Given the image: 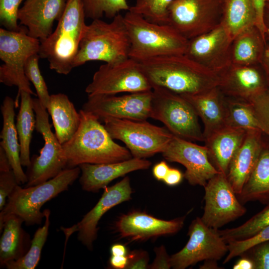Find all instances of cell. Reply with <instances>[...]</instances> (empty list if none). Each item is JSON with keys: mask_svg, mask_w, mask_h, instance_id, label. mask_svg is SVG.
Segmentation results:
<instances>
[{"mask_svg": "<svg viewBox=\"0 0 269 269\" xmlns=\"http://www.w3.org/2000/svg\"><path fill=\"white\" fill-rule=\"evenodd\" d=\"M36 117L35 129L44 140L39 156H33L28 167L26 187L34 186L50 179L67 168L62 144L51 131L47 110L38 98L33 99Z\"/></svg>", "mask_w": 269, "mask_h": 269, "instance_id": "obj_11", "label": "cell"}, {"mask_svg": "<svg viewBox=\"0 0 269 269\" xmlns=\"http://www.w3.org/2000/svg\"><path fill=\"white\" fill-rule=\"evenodd\" d=\"M79 113L78 129L70 140L62 144L67 168L84 163L117 162L133 157L126 147L114 141L96 116L82 109Z\"/></svg>", "mask_w": 269, "mask_h": 269, "instance_id": "obj_2", "label": "cell"}, {"mask_svg": "<svg viewBox=\"0 0 269 269\" xmlns=\"http://www.w3.org/2000/svg\"><path fill=\"white\" fill-rule=\"evenodd\" d=\"M221 0H174L167 9V24L188 40L222 22Z\"/></svg>", "mask_w": 269, "mask_h": 269, "instance_id": "obj_10", "label": "cell"}, {"mask_svg": "<svg viewBox=\"0 0 269 269\" xmlns=\"http://www.w3.org/2000/svg\"><path fill=\"white\" fill-rule=\"evenodd\" d=\"M15 107V101L11 97L6 96L0 107L2 127L0 135L1 139L0 146L7 155L19 184L26 183L27 176L22 168L20 161V147L14 123Z\"/></svg>", "mask_w": 269, "mask_h": 269, "instance_id": "obj_26", "label": "cell"}, {"mask_svg": "<svg viewBox=\"0 0 269 269\" xmlns=\"http://www.w3.org/2000/svg\"><path fill=\"white\" fill-rule=\"evenodd\" d=\"M152 90L122 96H88L82 110L96 116L101 122L107 118L144 121L150 118Z\"/></svg>", "mask_w": 269, "mask_h": 269, "instance_id": "obj_15", "label": "cell"}, {"mask_svg": "<svg viewBox=\"0 0 269 269\" xmlns=\"http://www.w3.org/2000/svg\"><path fill=\"white\" fill-rule=\"evenodd\" d=\"M247 132L244 129L226 126L204 140L210 161L219 172L226 175L229 164Z\"/></svg>", "mask_w": 269, "mask_h": 269, "instance_id": "obj_25", "label": "cell"}, {"mask_svg": "<svg viewBox=\"0 0 269 269\" xmlns=\"http://www.w3.org/2000/svg\"><path fill=\"white\" fill-rule=\"evenodd\" d=\"M260 212L256 214L242 225L224 230L218 229L222 238L227 243L249 238L269 225V203Z\"/></svg>", "mask_w": 269, "mask_h": 269, "instance_id": "obj_35", "label": "cell"}, {"mask_svg": "<svg viewBox=\"0 0 269 269\" xmlns=\"http://www.w3.org/2000/svg\"><path fill=\"white\" fill-rule=\"evenodd\" d=\"M181 95L191 104L203 123L204 140L226 127L225 96L218 87L196 94Z\"/></svg>", "mask_w": 269, "mask_h": 269, "instance_id": "obj_24", "label": "cell"}, {"mask_svg": "<svg viewBox=\"0 0 269 269\" xmlns=\"http://www.w3.org/2000/svg\"><path fill=\"white\" fill-rule=\"evenodd\" d=\"M47 111L51 117L55 134L61 144L70 140L79 128L81 117L68 96L62 93L50 95Z\"/></svg>", "mask_w": 269, "mask_h": 269, "instance_id": "obj_27", "label": "cell"}, {"mask_svg": "<svg viewBox=\"0 0 269 269\" xmlns=\"http://www.w3.org/2000/svg\"><path fill=\"white\" fill-rule=\"evenodd\" d=\"M152 87L139 62L129 57L101 65L85 89L88 96L148 91Z\"/></svg>", "mask_w": 269, "mask_h": 269, "instance_id": "obj_12", "label": "cell"}, {"mask_svg": "<svg viewBox=\"0 0 269 269\" xmlns=\"http://www.w3.org/2000/svg\"><path fill=\"white\" fill-rule=\"evenodd\" d=\"M264 22L266 27V40H269V4L266 3L264 11Z\"/></svg>", "mask_w": 269, "mask_h": 269, "instance_id": "obj_54", "label": "cell"}, {"mask_svg": "<svg viewBox=\"0 0 269 269\" xmlns=\"http://www.w3.org/2000/svg\"><path fill=\"white\" fill-rule=\"evenodd\" d=\"M237 196L243 204L251 201L269 203V147L264 146L254 169Z\"/></svg>", "mask_w": 269, "mask_h": 269, "instance_id": "obj_30", "label": "cell"}, {"mask_svg": "<svg viewBox=\"0 0 269 269\" xmlns=\"http://www.w3.org/2000/svg\"><path fill=\"white\" fill-rule=\"evenodd\" d=\"M43 213L45 218L44 225L35 232L28 251L20 259L8 262L5 266L6 269H34L38 265L50 224V211L45 209Z\"/></svg>", "mask_w": 269, "mask_h": 269, "instance_id": "obj_34", "label": "cell"}, {"mask_svg": "<svg viewBox=\"0 0 269 269\" xmlns=\"http://www.w3.org/2000/svg\"><path fill=\"white\" fill-rule=\"evenodd\" d=\"M40 45V40L29 36L24 26L18 31L0 28V58L3 62L0 66V82L18 88L17 105L21 91L36 95L25 75L24 66L30 57L39 54Z\"/></svg>", "mask_w": 269, "mask_h": 269, "instance_id": "obj_7", "label": "cell"}, {"mask_svg": "<svg viewBox=\"0 0 269 269\" xmlns=\"http://www.w3.org/2000/svg\"><path fill=\"white\" fill-rule=\"evenodd\" d=\"M86 18L92 20L105 16L113 19L122 11L130 9L127 0H81Z\"/></svg>", "mask_w": 269, "mask_h": 269, "instance_id": "obj_36", "label": "cell"}, {"mask_svg": "<svg viewBox=\"0 0 269 269\" xmlns=\"http://www.w3.org/2000/svg\"><path fill=\"white\" fill-rule=\"evenodd\" d=\"M249 102L253 108L260 131L269 139V87Z\"/></svg>", "mask_w": 269, "mask_h": 269, "instance_id": "obj_39", "label": "cell"}, {"mask_svg": "<svg viewBox=\"0 0 269 269\" xmlns=\"http://www.w3.org/2000/svg\"><path fill=\"white\" fill-rule=\"evenodd\" d=\"M221 1V23L233 39L244 30L256 26L257 14L253 0Z\"/></svg>", "mask_w": 269, "mask_h": 269, "instance_id": "obj_31", "label": "cell"}, {"mask_svg": "<svg viewBox=\"0 0 269 269\" xmlns=\"http://www.w3.org/2000/svg\"><path fill=\"white\" fill-rule=\"evenodd\" d=\"M257 14L256 26L263 38L266 40V27L264 22V11L266 0H253Z\"/></svg>", "mask_w": 269, "mask_h": 269, "instance_id": "obj_45", "label": "cell"}, {"mask_svg": "<svg viewBox=\"0 0 269 269\" xmlns=\"http://www.w3.org/2000/svg\"><path fill=\"white\" fill-rule=\"evenodd\" d=\"M232 41L221 23L210 31L188 40L184 54L219 75L232 64Z\"/></svg>", "mask_w": 269, "mask_h": 269, "instance_id": "obj_16", "label": "cell"}, {"mask_svg": "<svg viewBox=\"0 0 269 269\" xmlns=\"http://www.w3.org/2000/svg\"><path fill=\"white\" fill-rule=\"evenodd\" d=\"M128 262L126 269H145L148 268L149 256L142 250H134L127 255Z\"/></svg>", "mask_w": 269, "mask_h": 269, "instance_id": "obj_43", "label": "cell"}, {"mask_svg": "<svg viewBox=\"0 0 269 269\" xmlns=\"http://www.w3.org/2000/svg\"><path fill=\"white\" fill-rule=\"evenodd\" d=\"M23 0H0V23L6 29L18 31L23 26L17 23L19 6Z\"/></svg>", "mask_w": 269, "mask_h": 269, "instance_id": "obj_40", "label": "cell"}, {"mask_svg": "<svg viewBox=\"0 0 269 269\" xmlns=\"http://www.w3.org/2000/svg\"><path fill=\"white\" fill-rule=\"evenodd\" d=\"M266 42L256 26L242 32L232 41V64L249 66L261 63Z\"/></svg>", "mask_w": 269, "mask_h": 269, "instance_id": "obj_29", "label": "cell"}, {"mask_svg": "<svg viewBox=\"0 0 269 269\" xmlns=\"http://www.w3.org/2000/svg\"><path fill=\"white\" fill-rule=\"evenodd\" d=\"M218 261L215 260H208L204 261V263L199 267L200 269H220L217 263Z\"/></svg>", "mask_w": 269, "mask_h": 269, "instance_id": "obj_53", "label": "cell"}, {"mask_svg": "<svg viewBox=\"0 0 269 269\" xmlns=\"http://www.w3.org/2000/svg\"><path fill=\"white\" fill-rule=\"evenodd\" d=\"M66 2L67 0H25L18 11L19 23L27 28L29 36L43 40L52 33L54 21L61 17Z\"/></svg>", "mask_w": 269, "mask_h": 269, "instance_id": "obj_21", "label": "cell"}, {"mask_svg": "<svg viewBox=\"0 0 269 269\" xmlns=\"http://www.w3.org/2000/svg\"><path fill=\"white\" fill-rule=\"evenodd\" d=\"M131 43L124 16L112 21L93 20L87 25L74 61V68L93 60L113 63L129 57Z\"/></svg>", "mask_w": 269, "mask_h": 269, "instance_id": "obj_5", "label": "cell"}, {"mask_svg": "<svg viewBox=\"0 0 269 269\" xmlns=\"http://www.w3.org/2000/svg\"><path fill=\"white\" fill-rule=\"evenodd\" d=\"M244 253L253 261L255 269H269V241L256 245Z\"/></svg>", "mask_w": 269, "mask_h": 269, "instance_id": "obj_41", "label": "cell"}, {"mask_svg": "<svg viewBox=\"0 0 269 269\" xmlns=\"http://www.w3.org/2000/svg\"><path fill=\"white\" fill-rule=\"evenodd\" d=\"M23 220L18 216L11 214L4 221L0 240V264L5 266L9 262L17 260L28 251V235L22 229Z\"/></svg>", "mask_w": 269, "mask_h": 269, "instance_id": "obj_28", "label": "cell"}, {"mask_svg": "<svg viewBox=\"0 0 269 269\" xmlns=\"http://www.w3.org/2000/svg\"><path fill=\"white\" fill-rule=\"evenodd\" d=\"M263 133L259 130H249L229 166L227 178L238 195L254 169L264 147Z\"/></svg>", "mask_w": 269, "mask_h": 269, "instance_id": "obj_23", "label": "cell"}, {"mask_svg": "<svg viewBox=\"0 0 269 269\" xmlns=\"http://www.w3.org/2000/svg\"><path fill=\"white\" fill-rule=\"evenodd\" d=\"M31 94L20 93V108L16 118V129L20 147V157L21 165L28 167L31 163L30 145L32 133L35 128L36 117Z\"/></svg>", "mask_w": 269, "mask_h": 269, "instance_id": "obj_32", "label": "cell"}, {"mask_svg": "<svg viewBox=\"0 0 269 269\" xmlns=\"http://www.w3.org/2000/svg\"><path fill=\"white\" fill-rule=\"evenodd\" d=\"M204 188L205 206L201 219L207 226L219 229L246 213L226 175L219 172Z\"/></svg>", "mask_w": 269, "mask_h": 269, "instance_id": "obj_14", "label": "cell"}, {"mask_svg": "<svg viewBox=\"0 0 269 269\" xmlns=\"http://www.w3.org/2000/svg\"><path fill=\"white\" fill-rule=\"evenodd\" d=\"M155 258L153 262L148 266L150 269H169L172 268L170 257L168 255L163 245L154 249Z\"/></svg>", "mask_w": 269, "mask_h": 269, "instance_id": "obj_44", "label": "cell"}, {"mask_svg": "<svg viewBox=\"0 0 269 269\" xmlns=\"http://www.w3.org/2000/svg\"><path fill=\"white\" fill-rule=\"evenodd\" d=\"M104 189L97 203L80 221L71 227L61 228L66 242L73 233L77 232L78 240L88 249H92L97 237V226L102 217L112 208L131 199L133 191L128 176Z\"/></svg>", "mask_w": 269, "mask_h": 269, "instance_id": "obj_18", "label": "cell"}, {"mask_svg": "<svg viewBox=\"0 0 269 269\" xmlns=\"http://www.w3.org/2000/svg\"><path fill=\"white\" fill-rule=\"evenodd\" d=\"M81 0H67L64 11L54 32L40 41L39 55L49 62V68L67 75L74 61L87 25Z\"/></svg>", "mask_w": 269, "mask_h": 269, "instance_id": "obj_3", "label": "cell"}, {"mask_svg": "<svg viewBox=\"0 0 269 269\" xmlns=\"http://www.w3.org/2000/svg\"><path fill=\"white\" fill-rule=\"evenodd\" d=\"M186 216L165 220L144 212L133 211L121 216L116 222L115 229L122 238L143 241L177 233L183 228Z\"/></svg>", "mask_w": 269, "mask_h": 269, "instance_id": "obj_19", "label": "cell"}, {"mask_svg": "<svg viewBox=\"0 0 269 269\" xmlns=\"http://www.w3.org/2000/svg\"><path fill=\"white\" fill-rule=\"evenodd\" d=\"M124 19L131 43L130 57L140 62L185 54L188 40L170 25L151 22L130 10L127 11Z\"/></svg>", "mask_w": 269, "mask_h": 269, "instance_id": "obj_4", "label": "cell"}, {"mask_svg": "<svg viewBox=\"0 0 269 269\" xmlns=\"http://www.w3.org/2000/svg\"><path fill=\"white\" fill-rule=\"evenodd\" d=\"M39 54L33 55L26 61L24 66V73L29 82L33 85L38 99L42 105L47 109L49 104L50 95L47 85L41 74L38 60Z\"/></svg>", "mask_w": 269, "mask_h": 269, "instance_id": "obj_38", "label": "cell"}, {"mask_svg": "<svg viewBox=\"0 0 269 269\" xmlns=\"http://www.w3.org/2000/svg\"><path fill=\"white\" fill-rule=\"evenodd\" d=\"M174 0H136L129 10L147 20L158 24H167V9Z\"/></svg>", "mask_w": 269, "mask_h": 269, "instance_id": "obj_37", "label": "cell"}, {"mask_svg": "<svg viewBox=\"0 0 269 269\" xmlns=\"http://www.w3.org/2000/svg\"><path fill=\"white\" fill-rule=\"evenodd\" d=\"M261 64L265 71L269 85V47L265 49Z\"/></svg>", "mask_w": 269, "mask_h": 269, "instance_id": "obj_52", "label": "cell"}, {"mask_svg": "<svg viewBox=\"0 0 269 269\" xmlns=\"http://www.w3.org/2000/svg\"><path fill=\"white\" fill-rule=\"evenodd\" d=\"M104 126L112 138L123 142L133 157L145 158L162 153L174 135L165 127L136 121L105 119Z\"/></svg>", "mask_w": 269, "mask_h": 269, "instance_id": "obj_9", "label": "cell"}, {"mask_svg": "<svg viewBox=\"0 0 269 269\" xmlns=\"http://www.w3.org/2000/svg\"><path fill=\"white\" fill-rule=\"evenodd\" d=\"M189 240L179 252L170 256L172 268L185 269L208 260L219 261L228 252L226 242L215 229L207 226L201 217L194 219L189 227Z\"/></svg>", "mask_w": 269, "mask_h": 269, "instance_id": "obj_13", "label": "cell"}, {"mask_svg": "<svg viewBox=\"0 0 269 269\" xmlns=\"http://www.w3.org/2000/svg\"><path fill=\"white\" fill-rule=\"evenodd\" d=\"M258 65L239 66L231 64L219 74L218 86L226 97L249 101L269 87Z\"/></svg>", "mask_w": 269, "mask_h": 269, "instance_id": "obj_20", "label": "cell"}, {"mask_svg": "<svg viewBox=\"0 0 269 269\" xmlns=\"http://www.w3.org/2000/svg\"><path fill=\"white\" fill-rule=\"evenodd\" d=\"M233 265V269H255V265L252 260L248 256L243 254Z\"/></svg>", "mask_w": 269, "mask_h": 269, "instance_id": "obj_49", "label": "cell"}, {"mask_svg": "<svg viewBox=\"0 0 269 269\" xmlns=\"http://www.w3.org/2000/svg\"><path fill=\"white\" fill-rule=\"evenodd\" d=\"M151 162L145 158H132L122 161L103 163H84L81 170L79 182L83 190L96 192L105 188L113 180L139 170L148 169Z\"/></svg>", "mask_w": 269, "mask_h": 269, "instance_id": "obj_22", "label": "cell"}, {"mask_svg": "<svg viewBox=\"0 0 269 269\" xmlns=\"http://www.w3.org/2000/svg\"><path fill=\"white\" fill-rule=\"evenodd\" d=\"M139 62L152 88L161 87L180 95H193L218 87L219 83V74L185 54L156 57Z\"/></svg>", "mask_w": 269, "mask_h": 269, "instance_id": "obj_1", "label": "cell"}, {"mask_svg": "<svg viewBox=\"0 0 269 269\" xmlns=\"http://www.w3.org/2000/svg\"><path fill=\"white\" fill-rule=\"evenodd\" d=\"M170 167L165 161H161L154 165L152 168V174L157 180H163Z\"/></svg>", "mask_w": 269, "mask_h": 269, "instance_id": "obj_47", "label": "cell"}, {"mask_svg": "<svg viewBox=\"0 0 269 269\" xmlns=\"http://www.w3.org/2000/svg\"><path fill=\"white\" fill-rule=\"evenodd\" d=\"M161 153L168 161L184 166V177L193 186L204 187L209 180L220 172L211 162L205 145L175 135Z\"/></svg>", "mask_w": 269, "mask_h": 269, "instance_id": "obj_17", "label": "cell"}, {"mask_svg": "<svg viewBox=\"0 0 269 269\" xmlns=\"http://www.w3.org/2000/svg\"><path fill=\"white\" fill-rule=\"evenodd\" d=\"M12 170L9 159L3 148L0 146V172Z\"/></svg>", "mask_w": 269, "mask_h": 269, "instance_id": "obj_50", "label": "cell"}, {"mask_svg": "<svg viewBox=\"0 0 269 269\" xmlns=\"http://www.w3.org/2000/svg\"><path fill=\"white\" fill-rule=\"evenodd\" d=\"M183 177L184 174L179 169L170 167L163 181L168 186H173L179 184Z\"/></svg>", "mask_w": 269, "mask_h": 269, "instance_id": "obj_46", "label": "cell"}, {"mask_svg": "<svg viewBox=\"0 0 269 269\" xmlns=\"http://www.w3.org/2000/svg\"><path fill=\"white\" fill-rule=\"evenodd\" d=\"M18 185L12 170L0 172V210L6 203V199Z\"/></svg>", "mask_w": 269, "mask_h": 269, "instance_id": "obj_42", "label": "cell"}, {"mask_svg": "<svg viewBox=\"0 0 269 269\" xmlns=\"http://www.w3.org/2000/svg\"><path fill=\"white\" fill-rule=\"evenodd\" d=\"M266 3H268L269 4V0H266Z\"/></svg>", "mask_w": 269, "mask_h": 269, "instance_id": "obj_55", "label": "cell"}, {"mask_svg": "<svg viewBox=\"0 0 269 269\" xmlns=\"http://www.w3.org/2000/svg\"><path fill=\"white\" fill-rule=\"evenodd\" d=\"M226 126L249 130H259L252 104L249 101L225 96Z\"/></svg>", "mask_w": 269, "mask_h": 269, "instance_id": "obj_33", "label": "cell"}, {"mask_svg": "<svg viewBox=\"0 0 269 269\" xmlns=\"http://www.w3.org/2000/svg\"><path fill=\"white\" fill-rule=\"evenodd\" d=\"M128 262V258L127 256H113L111 255L110 259V265L111 267L115 269H126Z\"/></svg>", "mask_w": 269, "mask_h": 269, "instance_id": "obj_48", "label": "cell"}, {"mask_svg": "<svg viewBox=\"0 0 269 269\" xmlns=\"http://www.w3.org/2000/svg\"><path fill=\"white\" fill-rule=\"evenodd\" d=\"M79 166L66 168L58 175L40 184L22 188L17 185L7 198L0 213V231L6 217H20L27 225L40 224L44 218L41 208L47 201L67 190L79 177Z\"/></svg>", "mask_w": 269, "mask_h": 269, "instance_id": "obj_6", "label": "cell"}, {"mask_svg": "<svg viewBox=\"0 0 269 269\" xmlns=\"http://www.w3.org/2000/svg\"><path fill=\"white\" fill-rule=\"evenodd\" d=\"M150 118L162 123L174 135L191 141H204L198 117L181 95L167 89L152 88Z\"/></svg>", "mask_w": 269, "mask_h": 269, "instance_id": "obj_8", "label": "cell"}, {"mask_svg": "<svg viewBox=\"0 0 269 269\" xmlns=\"http://www.w3.org/2000/svg\"><path fill=\"white\" fill-rule=\"evenodd\" d=\"M111 255L127 256L128 252L127 248L121 244H115L112 246L110 249Z\"/></svg>", "mask_w": 269, "mask_h": 269, "instance_id": "obj_51", "label": "cell"}]
</instances>
